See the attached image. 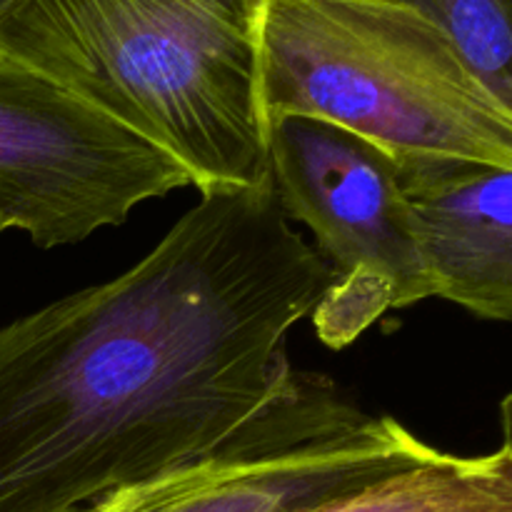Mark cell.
<instances>
[{"label": "cell", "mask_w": 512, "mask_h": 512, "mask_svg": "<svg viewBox=\"0 0 512 512\" xmlns=\"http://www.w3.org/2000/svg\"><path fill=\"white\" fill-rule=\"evenodd\" d=\"M333 283L270 178L203 193L140 263L0 330V512H70L218 450L293 375Z\"/></svg>", "instance_id": "6da1fadb"}, {"label": "cell", "mask_w": 512, "mask_h": 512, "mask_svg": "<svg viewBox=\"0 0 512 512\" xmlns=\"http://www.w3.org/2000/svg\"><path fill=\"white\" fill-rule=\"evenodd\" d=\"M263 0H25L0 58L25 65L183 165L203 193L268 180Z\"/></svg>", "instance_id": "7a4b0ae2"}, {"label": "cell", "mask_w": 512, "mask_h": 512, "mask_svg": "<svg viewBox=\"0 0 512 512\" xmlns=\"http://www.w3.org/2000/svg\"><path fill=\"white\" fill-rule=\"evenodd\" d=\"M258 98L265 123L325 120L395 163L512 168V105L443 25L400 0H263Z\"/></svg>", "instance_id": "3957f363"}, {"label": "cell", "mask_w": 512, "mask_h": 512, "mask_svg": "<svg viewBox=\"0 0 512 512\" xmlns=\"http://www.w3.org/2000/svg\"><path fill=\"white\" fill-rule=\"evenodd\" d=\"M433 453L395 418L363 413L335 380L293 370L218 450L70 512H293Z\"/></svg>", "instance_id": "277c9868"}, {"label": "cell", "mask_w": 512, "mask_h": 512, "mask_svg": "<svg viewBox=\"0 0 512 512\" xmlns=\"http://www.w3.org/2000/svg\"><path fill=\"white\" fill-rule=\"evenodd\" d=\"M268 128V178L285 218L308 225L333 283L313 308L320 343L340 350L390 310L435 298V280L398 180L368 140L305 115Z\"/></svg>", "instance_id": "5b68a950"}, {"label": "cell", "mask_w": 512, "mask_h": 512, "mask_svg": "<svg viewBox=\"0 0 512 512\" xmlns=\"http://www.w3.org/2000/svg\"><path fill=\"white\" fill-rule=\"evenodd\" d=\"M193 188L170 155L45 75L0 58V215L38 248L83 243Z\"/></svg>", "instance_id": "8992f818"}, {"label": "cell", "mask_w": 512, "mask_h": 512, "mask_svg": "<svg viewBox=\"0 0 512 512\" xmlns=\"http://www.w3.org/2000/svg\"><path fill=\"white\" fill-rule=\"evenodd\" d=\"M435 298L512 318V168L455 158L398 163Z\"/></svg>", "instance_id": "52a82bcc"}, {"label": "cell", "mask_w": 512, "mask_h": 512, "mask_svg": "<svg viewBox=\"0 0 512 512\" xmlns=\"http://www.w3.org/2000/svg\"><path fill=\"white\" fill-rule=\"evenodd\" d=\"M495 453L463 458L435 450L408 468L293 512H512L510 433Z\"/></svg>", "instance_id": "ba28073f"}, {"label": "cell", "mask_w": 512, "mask_h": 512, "mask_svg": "<svg viewBox=\"0 0 512 512\" xmlns=\"http://www.w3.org/2000/svg\"><path fill=\"white\" fill-rule=\"evenodd\" d=\"M443 25L490 90L512 105V0H400Z\"/></svg>", "instance_id": "9c48e42d"}, {"label": "cell", "mask_w": 512, "mask_h": 512, "mask_svg": "<svg viewBox=\"0 0 512 512\" xmlns=\"http://www.w3.org/2000/svg\"><path fill=\"white\" fill-rule=\"evenodd\" d=\"M23 3L25 0H0V25H3Z\"/></svg>", "instance_id": "30bf717a"}, {"label": "cell", "mask_w": 512, "mask_h": 512, "mask_svg": "<svg viewBox=\"0 0 512 512\" xmlns=\"http://www.w3.org/2000/svg\"><path fill=\"white\" fill-rule=\"evenodd\" d=\"M5 230H8V228H5V220H3V215H0V235H3Z\"/></svg>", "instance_id": "8fae6325"}]
</instances>
